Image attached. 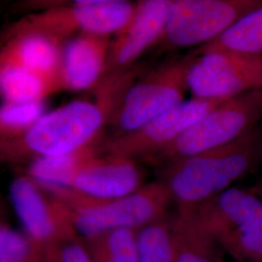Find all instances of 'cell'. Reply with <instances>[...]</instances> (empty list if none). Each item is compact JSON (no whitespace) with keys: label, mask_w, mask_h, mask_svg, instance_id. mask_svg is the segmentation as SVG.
I'll return each mask as SVG.
<instances>
[{"label":"cell","mask_w":262,"mask_h":262,"mask_svg":"<svg viewBox=\"0 0 262 262\" xmlns=\"http://www.w3.org/2000/svg\"><path fill=\"white\" fill-rule=\"evenodd\" d=\"M262 160V125L214 150L163 165L161 181L178 209L197 206L233 187Z\"/></svg>","instance_id":"obj_1"},{"label":"cell","mask_w":262,"mask_h":262,"mask_svg":"<svg viewBox=\"0 0 262 262\" xmlns=\"http://www.w3.org/2000/svg\"><path fill=\"white\" fill-rule=\"evenodd\" d=\"M117 103L108 97L96 102L76 100L46 113L24 135L1 142L2 161L51 158L80 150L100 137Z\"/></svg>","instance_id":"obj_2"},{"label":"cell","mask_w":262,"mask_h":262,"mask_svg":"<svg viewBox=\"0 0 262 262\" xmlns=\"http://www.w3.org/2000/svg\"><path fill=\"white\" fill-rule=\"evenodd\" d=\"M39 185L68 208L81 239L114 229L139 230L167 215L173 202L168 187L161 180L145 185L129 195L103 201L80 195L66 187Z\"/></svg>","instance_id":"obj_3"},{"label":"cell","mask_w":262,"mask_h":262,"mask_svg":"<svg viewBox=\"0 0 262 262\" xmlns=\"http://www.w3.org/2000/svg\"><path fill=\"white\" fill-rule=\"evenodd\" d=\"M236 262H262V196L232 187L184 209Z\"/></svg>","instance_id":"obj_4"},{"label":"cell","mask_w":262,"mask_h":262,"mask_svg":"<svg viewBox=\"0 0 262 262\" xmlns=\"http://www.w3.org/2000/svg\"><path fill=\"white\" fill-rule=\"evenodd\" d=\"M261 121L262 91L255 90L238 95L207 113L150 160L165 165L214 150L238 139Z\"/></svg>","instance_id":"obj_5"},{"label":"cell","mask_w":262,"mask_h":262,"mask_svg":"<svg viewBox=\"0 0 262 262\" xmlns=\"http://www.w3.org/2000/svg\"><path fill=\"white\" fill-rule=\"evenodd\" d=\"M136 4L121 0H80L33 13L8 29L6 38L36 33L62 42L82 34L117 33L131 19Z\"/></svg>","instance_id":"obj_6"},{"label":"cell","mask_w":262,"mask_h":262,"mask_svg":"<svg viewBox=\"0 0 262 262\" xmlns=\"http://www.w3.org/2000/svg\"><path fill=\"white\" fill-rule=\"evenodd\" d=\"M194 57L190 52L169 60L131 85L109 120L119 135L138 129L186 100L187 76Z\"/></svg>","instance_id":"obj_7"},{"label":"cell","mask_w":262,"mask_h":262,"mask_svg":"<svg viewBox=\"0 0 262 262\" xmlns=\"http://www.w3.org/2000/svg\"><path fill=\"white\" fill-rule=\"evenodd\" d=\"M260 6L261 0H172L159 42L173 48L203 46Z\"/></svg>","instance_id":"obj_8"},{"label":"cell","mask_w":262,"mask_h":262,"mask_svg":"<svg viewBox=\"0 0 262 262\" xmlns=\"http://www.w3.org/2000/svg\"><path fill=\"white\" fill-rule=\"evenodd\" d=\"M194 56L187 76L194 98L226 100L260 88L262 56L214 51Z\"/></svg>","instance_id":"obj_9"},{"label":"cell","mask_w":262,"mask_h":262,"mask_svg":"<svg viewBox=\"0 0 262 262\" xmlns=\"http://www.w3.org/2000/svg\"><path fill=\"white\" fill-rule=\"evenodd\" d=\"M226 100L194 97L184 100L138 129L106 141L103 144L104 155L150 159L177 140L207 113Z\"/></svg>","instance_id":"obj_10"},{"label":"cell","mask_w":262,"mask_h":262,"mask_svg":"<svg viewBox=\"0 0 262 262\" xmlns=\"http://www.w3.org/2000/svg\"><path fill=\"white\" fill-rule=\"evenodd\" d=\"M9 195L26 234L39 247L81 239L68 208L29 176L14 179Z\"/></svg>","instance_id":"obj_11"},{"label":"cell","mask_w":262,"mask_h":262,"mask_svg":"<svg viewBox=\"0 0 262 262\" xmlns=\"http://www.w3.org/2000/svg\"><path fill=\"white\" fill-rule=\"evenodd\" d=\"M171 4L172 0H145L136 3L131 19L112 39L101 81L128 73L147 50L159 43Z\"/></svg>","instance_id":"obj_12"},{"label":"cell","mask_w":262,"mask_h":262,"mask_svg":"<svg viewBox=\"0 0 262 262\" xmlns=\"http://www.w3.org/2000/svg\"><path fill=\"white\" fill-rule=\"evenodd\" d=\"M144 186L143 173L135 159L102 155L85 163L66 188L103 201L129 195Z\"/></svg>","instance_id":"obj_13"},{"label":"cell","mask_w":262,"mask_h":262,"mask_svg":"<svg viewBox=\"0 0 262 262\" xmlns=\"http://www.w3.org/2000/svg\"><path fill=\"white\" fill-rule=\"evenodd\" d=\"M111 42L107 34L88 33L71 39L62 50V90L96 88L103 77Z\"/></svg>","instance_id":"obj_14"},{"label":"cell","mask_w":262,"mask_h":262,"mask_svg":"<svg viewBox=\"0 0 262 262\" xmlns=\"http://www.w3.org/2000/svg\"><path fill=\"white\" fill-rule=\"evenodd\" d=\"M61 61L60 42L36 33L6 38L0 54V68L26 69L55 81L62 90Z\"/></svg>","instance_id":"obj_15"},{"label":"cell","mask_w":262,"mask_h":262,"mask_svg":"<svg viewBox=\"0 0 262 262\" xmlns=\"http://www.w3.org/2000/svg\"><path fill=\"white\" fill-rule=\"evenodd\" d=\"M103 144L99 137L80 150L35 159L28 167V176L42 185L66 187L85 163L104 155Z\"/></svg>","instance_id":"obj_16"},{"label":"cell","mask_w":262,"mask_h":262,"mask_svg":"<svg viewBox=\"0 0 262 262\" xmlns=\"http://www.w3.org/2000/svg\"><path fill=\"white\" fill-rule=\"evenodd\" d=\"M214 51H228L262 56V6L246 14L225 33L191 52L193 56Z\"/></svg>","instance_id":"obj_17"},{"label":"cell","mask_w":262,"mask_h":262,"mask_svg":"<svg viewBox=\"0 0 262 262\" xmlns=\"http://www.w3.org/2000/svg\"><path fill=\"white\" fill-rule=\"evenodd\" d=\"M139 262H176L180 238L175 216L165 215L137 230Z\"/></svg>","instance_id":"obj_18"},{"label":"cell","mask_w":262,"mask_h":262,"mask_svg":"<svg viewBox=\"0 0 262 262\" xmlns=\"http://www.w3.org/2000/svg\"><path fill=\"white\" fill-rule=\"evenodd\" d=\"M1 94L8 103L43 101L61 90L53 80L17 67L0 68Z\"/></svg>","instance_id":"obj_19"},{"label":"cell","mask_w":262,"mask_h":262,"mask_svg":"<svg viewBox=\"0 0 262 262\" xmlns=\"http://www.w3.org/2000/svg\"><path fill=\"white\" fill-rule=\"evenodd\" d=\"M175 223L180 238L176 262H216L223 253L214 238L201 229L190 215L178 210Z\"/></svg>","instance_id":"obj_20"},{"label":"cell","mask_w":262,"mask_h":262,"mask_svg":"<svg viewBox=\"0 0 262 262\" xmlns=\"http://www.w3.org/2000/svg\"><path fill=\"white\" fill-rule=\"evenodd\" d=\"M82 241L93 262H139L137 230L114 229Z\"/></svg>","instance_id":"obj_21"},{"label":"cell","mask_w":262,"mask_h":262,"mask_svg":"<svg viewBox=\"0 0 262 262\" xmlns=\"http://www.w3.org/2000/svg\"><path fill=\"white\" fill-rule=\"evenodd\" d=\"M45 114L44 101L5 102L0 110L1 142L19 138Z\"/></svg>","instance_id":"obj_22"},{"label":"cell","mask_w":262,"mask_h":262,"mask_svg":"<svg viewBox=\"0 0 262 262\" xmlns=\"http://www.w3.org/2000/svg\"><path fill=\"white\" fill-rule=\"evenodd\" d=\"M0 262H44L43 249L28 235L1 223Z\"/></svg>","instance_id":"obj_23"},{"label":"cell","mask_w":262,"mask_h":262,"mask_svg":"<svg viewBox=\"0 0 262 262\" xmlns=\"http://www.w3.org/2000/svg\"><path fill=\"white\" fill-rule=\"evenodd\" d=\"M42 249L44 262H93L82 239L70 240Z\"/></svg>","instance_id":"obj_24"},{"label":"cell","mask_w":262,"mask_h":262,"mask_svg":"<svg viewBox=\"0 0 262 262\" xmlns=\"http://www.w3.org/2000/svg\"><path fill=\"white\" fill-rule=\"evenodd\" d=\"M253 190H254V189H253ZM254 191H255V192H257L258 194H260V195H262V185H260V186H259V187H258V190H254Z\"/></svg>","instance_id":"obj_25"},{"label":"cell","mask_w":262,"mask_h":262,"mask_svg":"<svg viewBox=\"0 0 262 262\" xmlns=\"http://www.w3.org/2000/svg\"><path fill=\"white\" fill-rule=\"evenodd\" d=\"M216 262H225L224 261V260H223V259H222V258H221V259H219V260H217V261Z\"/></svg>","instance_id":"obj_26"},{"label":"cell","mask_w":262,"mask_h":262,"mask_svg":"<svg viewBox=\"0 0 262 262\" xmlns=\"http://www.w3.org/2000/svg\"><path fill=\"white\" fill-rule=\"evenodd\" d=\"M259 90H260V91H262V81H261V84H260V88H259Z\"/></svg>","instance_id":"obj_27"},{"label":"cell","mask_w":262,"mask_h":262,"mask_svg":"<svg viewBox=\"0 0 262 262\" xmlns=\"http://www.w3.org/2000/svg\"><path fill=\"white\" fill-rule=\"evenodd\" d=\"M259 195H260V194H259ZM260 196H262V195H260Z\"/></svg>","instance_id":"obj_28"}]
</instances>
